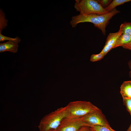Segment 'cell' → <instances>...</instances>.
I'll return each instance as SVG.
<instances>
[{
  "instance_id": "cell-15",
  "label": "cell",
  "mask_w": 131,
  "mask_h": 131,
  "mask_svg": "<svg viewBox=\"0 0 131 131\" xmlns=\"http://www.w3.org/2000/svg\"><path fill=\"white\" fill-rule=\"evenodd\" d=\"M6 40L12 41L18 43L20 42L21 39L20 38L17 36H16L15 38L6 36L2 34L0 32V41L2 42Z\"/></svg>"
},
{
  "instance_id": "cell-17",
  "label": "cell",
  "mask_w": 131,
  "mask_h": 131,
  "mask_svg": "<svg viewBox=\"0 0 131 131\" xmlns=\"http://www.w3.org/2000/svg\"><path fill=\"white\" fill-rule=\"evenodd\" d=\"M105 55L100 52L97 54H93L90 57V60L91 62H95L101 60L102 59Z\"/></svg>"
},
{
  "instance_id": "cell-24",
  "label": "cell",
  "mask_w": 131,
  "mask_h": 131,
  "mask_svg": "<svg viewBox=\"0 0 131 131\" xmlns=\"http://www.w3.org/2000/svg\"><path fill=\"white\" fill-rule=\"evenodd\" d=\"M90 129L91 131H96L92 129L91 127H90Z\"/></svg>"
},
{
  "instance_id": "cell-21",
  "label": "cell",
  "mask_w": 131,
  "mask_h": 131,
  "mask_svg": "<svg viewBox=\"0 0 131 131\" xmlns=\"http://www.w3.org/2000/svg\"><path fill=\"white\" fill-rule=\"evenodd\" d=\"M122 47L125 49L131 50V41L129 43L123 46Z\"/></svg>"
},
{
  "instance_id": "cell-20",
  "label": "cell",
  "mask_w": 131,
  "mask_h": 131,
  "mask_svg": "<svg viewBox=\"0 0 131 131\" xmlns=\"http://www.w3.org/2000/svg\"><path fill=\"white\" fill-rule=\"evenodd\" d=\"M78 131H91L90 127L84 126L81 127Z\"/></svg>"
},
{
  "instance_id": "cell-4",
  "label": "cell",
  "mask_w": 131,
  "mask_h": 131,
  "mask_svg": "<svg viewBox=\"0 0 131 131\" xmlns=\"http://www.w3.org/2000/svg\"><path fill=\"white\" fill-rule=\"evenodd\" d=\"M84 126H91L83 121L81 118L66 117L61 122L56 131H78L81 127Z\"/></svg>"
},
{
  "instance_id": "cell-12",
  "label": "cell",
  "mask_w": 131,
  "mask_h": 131,
  "mask_svg": "<svg viewBox=\"0 0 131 131\" xmlns=\"http://www.w3.org/2000/svg\"><path fill=\"white\" fill-rule=\"evenodd\" d=\"M131 1V0H114L104 9L109 12L115 8L117 6Z\"/></svg>"
},
{
  "instance_id": "cell-7",
  "label": "cell",
  "mask_w": 131,
  "mask_h": 131,
  "mask_svg": "<svg viewBox=\"0 0 131 131\" xmlns=\"http://www.w3.org/2000/svg\"><path fill=\"white\" fill-rule=\"evenodd\" d=\"M122 34V30L120 29L117 32L109 33L106 38L105 45L100 52L105 56L114 48L117 40Z\"/></svg>"
},
{
  "instance_id": "cell-5",
  "label": "cell",
  "mask_w": 131,
  "mask_h": 131,
  "mask_svg": "<svg viewBox=\"0 0 131 131\" xmlns=\"http://www.w3.org/2000/svg\"><path fill=\"white\" fill-rule=\"evenodd\" d=\"M81 118L83 121L89 124L91 127L95 125L110 126L100 109L88 114Z\"/></svg>"
},
{
  "instance_id": "cell-16",
  "label": "cell",
  "mask_w": 131,
  "mask_h": 131,
  "mask_svg": "<svg viewBox=\"0 0 131 131\" xmlns=\"http://www.w3.org/2000/svg\"><path fill=\"white\" fill-rule=\"evenodd\" d=\"M91 127L96 131H115L109 126H94Z\"/></svg>"
},
{
  "instance_id": "cell-10",
  "label": "cell",
  "mask_w": 131,
  "mask_h": 131,
  "mask_svg": "<svg viewBox=\"0 0 131 131\" xmlns=\"http://www.w3.org/2000/svg\"><path fill=\"white\" fill-rule=\"evenodd\" d=\"M123 98H131V80L124 82L120 87Z\"/></svg>"
},
{
  "instance_id": "cell-19",
  "label": "cell",
  "mask_w": 131,
  "mask_h": 131,
  "mask_svg": "<svg viewBox=\"0 0 131 131\" xmlns=\"http://www.w3.org/2000/svg\"><path fill=\"white\" fill-rule=\"evenodd\" d=\"M97 1L104 8L108 6L112 1V0H98Z\"/></svg>"
},
{
  "instance_id": "cell-23",
  "label": "cell",
  "mask_w": 131,
  "mask_h": 131,
  "mask_svg": "<svg viewBox=\"0 0 131 131\" xmlns=\"http://www.w3.org/2000/svg\"><path fill=\"white\" fill-rule=\"evenodd\" d=\"M126 131H131V123L129 127Z\"/></svg>"
},
{
  "instance_id": "cell-25",
  "label": "cell",
  "mask_w": 131,
  "mask_h": 131,
  "mask_svg": "<svg viewBox=\"0 0 131 131\" xmlns=\"http://www.w3.org/2000/svg\"><path fill=\"white\" fill-rule=\"evenodd\" d=\"M56 131V130H50L49 131Z\"/></svg>"
},
{
  "instance_id": "cell-14",
  "label": "cell",
  "mask_w": 131,
  "mask_h": 131,
  "mask_svg": "<svg viewBox=\"0 0 131 131\" xmlns=\"http://www.w3.org/2000/svg\"><path fill=\"white\" fill-rule=\"evenodd\" d=\"M123 34H127L131 36V23L125 22L122 24L120 26Z\"/></svg>"
},
{
  "instance_id": "cell-2",
  "label": "cell",
  "mask_w": 131,
  "mask_h": 131,
  "mask_svg": "<svg viewBox=\"0 0 131 131\" xmlns=\"http://www.w3.org/2000/svg\"><path fill=\"white\" fill-rule=\"evenodd\" d=\"M67 117L81 118L85 115L100 109L89 101H77L71 102L67 105Z\"/></svg>"
},
{
  "instance_id": "cell-6",
  "label": "cell",
  "mask_w": 131,
  "mask_h": 131,
  "mask_svg": "<svg viewBox=\"0 0 131 131\" xmlns=\"http://www.w3.org/2000/svg\"><path fill=\"white\" fill-rule=\"evenodd\" d=\"M96 14L89 15L81 14L73 16L70 24L72 27H75L79 23L89 22L93 23L95 27L102 31V28L99 22L96 17Z\"/></svg>"
},
{
  "instance_id": "cell-22",
  "label": "cell",
  "mask_w": 131,
  "mask_h": 131,
  "mask_svg": "<svg viewBox=\"0 0 131 131\" xmlns=\"http://www.w3.org/2000/svg\"><path fill=\"white\" fill-rule=\"evenodd\" d=\"M128 65L130 70L129 72V76L131 78V60L128 62Z\"/></svg>"
},
{
  "instance_id": "cell-3",
  "label": "cell",
  "mask_w": 131,
  "mask_h": 131,
  "mask_svg": "<svg viewBox=\"0 0 131 131\" xmlns=\"http://www.w3.org/2000/svg\"><path fill=\"white\" fill-rule=\"evenodd\" d=\"M74 7L80 14L103 15L108 12L95 0H75Z\"/></svg>"
},
{
  "instance_id": "cell-11",
  "label": "cell",
  "mask_w": 131,
  "mask_h": 131,
  "mask_svg": "<svg viewBox=\"0 0 131 131\" xmlns=\"http://www.w3.org/2000/svg\"><path fill=\"white\" fill-rule=\"evenodd\" d=\"M131 41V36L123 33L117 40L114 48L120 46H122Z\"/></svg>"
},
{
  "instance_id": "cell-13",
  "label": "cell",
  "mask_w": 131,
  "mask_h": 131,
  "mask_svg": "<svg viewBox=\"0 0 131 131\" xmlns=\"http://www.w3.org/2000/svg\"><path fill=\"white\" fill-rule=\"evenodd\" d=\"M5 15L2 9L0 10V32L1 33L2 30L5 28L8 25V20L5 19Z\"/></svg>"
},
{
  "instance_id": "cell-8",
  "label": "cell",
  "mask_w": 131,
  "mask_h": 131,
  "mask_svg": "<svg viewBox=\"0 0 131 131\" xmlns=\"http://www.w3.org/2000/svg\"><path fill=\"white\" fill-rule=\"evenodd\" d=\"M120 12L119 11L115 8L106 14L103 15L96 14V17L101 26L102 28V32L104 35L106 34V27L110 20L114 16Z\"/></svg>"
},
{
  "instance_id": "cell-9",
  "label": "cell",
  "mask_w": 131,
  "mask_h": 131,
  "mask_svg": "<svg viewBox=\"0 0 131 131\" xmlns=\"http://www.w3.org/2000/svg\"><path fill=\"white\" fill-rule=\"evenodd\" d=\"M18 43L10 41L0 43V52L8 51L14 53L17 52Z\"/></svg>"
},
{
  "instance_id": "cell-1",
  "label": "cell",
  "mask_w": 131,
  "mask_h": 131,
  "mask_svg": "<svg viewBox=\"0 0 131 131\" xmlns=\"http://www.w3.org/2000/svg\"><path fill=\"white\" fill-rule=\"evenodd\" d=\"M68 115L67 106L45 115L41 120L38 126L40 131L56 130L62 120Z\"/></svg>"
},
{
  "instance_id": "cell-18",
  "label": "cell",
  "mask_w": 131,
  "mask_h": 131,
  "mask_svg": "<svg viewBox=\"0 0 131 131\" xmlns=\"http://www.w3.org/2000/svg\"><path fill=\"white\" fill-rule=\"evenodd\" d=\"M124 105L131 116V98L123 99Z\"/></svg>"
}]
</instances>
